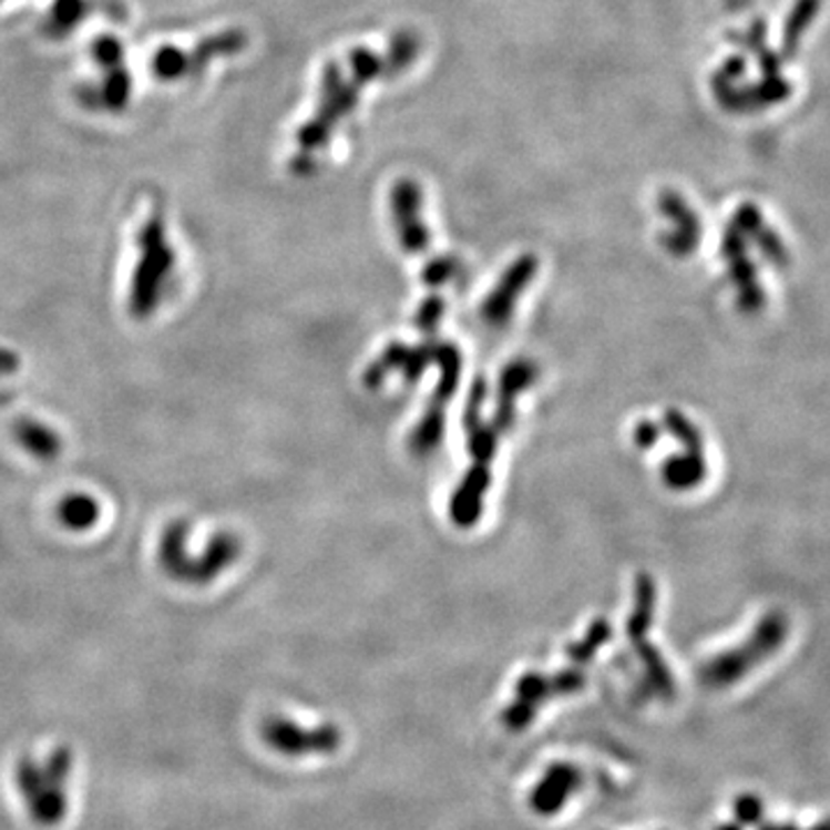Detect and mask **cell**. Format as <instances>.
I'll return each instance as SVG.
<instances>
[{
	"label": "cell",
	"mask_w": 830,
	"mask_h": 830,
	"mask_svg": "<svg viewBox=\"0 0 830 830\" xmlns=\"http://www.w3.org/2000/svg\"><path fill=\"white\" fill-rule=\"evenodd\" d=\"M74 766L70 748L61 746L44 759L21 757L14 766V782L23 806L38 826H59L68 814V782Z\"/></svg>",
	"instance_id": "1"
},
{
	"label": "cell",
	"mask_w": 830,
	"mask_h": 830,
	"mask_svg": "<svg viewBox=\"0 0 830 830\" xmlns=\"http://www.w3.org/2000/svg\"><path fill=\"white\" fill-rule=\"evenodd\" d=\"M787 618L780 612L768 614L761 623L759 629L750 637V642L731 653H725L720 657H715L713 663L704 667V680L708 685H731L734 678H740L746 672L755 667V663H761L764 657H768L772 650H778V646L787 637Z\"/></svg>",
	"instance_id": "2"
},
{
	"label": "cell",
	"mask_w": 830,
	"mask_h": 830,
	"mask_svg": "<svg viewBox=\"0 0 830 830\" xmlns=\"http://www.w3.org/2000/svg\"><path fill=\"white\" fill-rule=\"evenodd\" d=\"M266 746L281 755H307V752H328L337 746L335 729L307 731L298 725L286 723L284 718H270L264 729Z\"/></svg>",
	"instance_id": "3"
},
{
	"label": "cell",
	"mask_w": 830,
	"mask_h": 830,
	"mask_svg": "<svg viewBox=\"0 0 830 830\" xmlns=\"http://www.w3.org/2000/svg\"><path fill=\"white\" fill-rule=\"evenodd\" d=\"M531 268H533V262H524V264L518 266V277H514V275H508L505 286H508V291H510V294H512L514 289H522L524 281H526L529 275H531ZM510 303H512L510 296L492 298L490 303H486V307H484V317L490 319V321H494V324H503V321L510 317V314H508V311H510Z\"/></svg>",
	"instance_id": "4"
},
{
	"label": "cell",
	"mask_w": 830,
	"mask_h": 830,
	"mask_svg": "<svg viewBox=\"0 0 830 830\" xmlns=\"http://www.w3.org/2000/svg\"><path fill=\"white\" fill-rule=\"evenodd\" d=\"M725 830H736V828H725Z\"/></svg>",
	"instance_id": "5"
}]
</instances>
